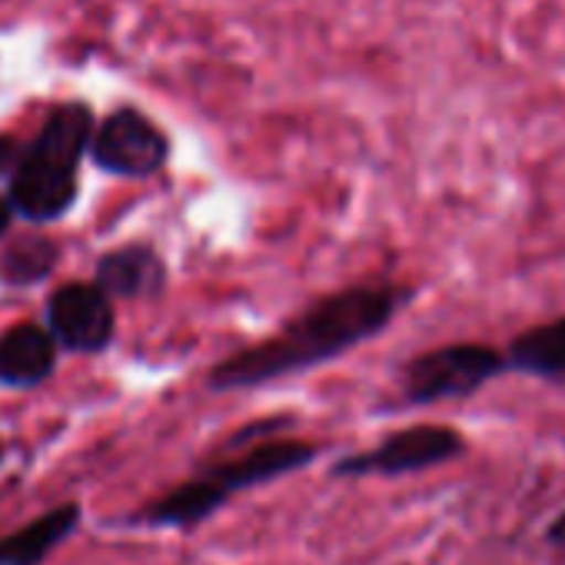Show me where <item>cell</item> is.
Returning a JSON list of instances; mask_svg holds the SVG:
<instances>
[{"label":"cell","instance_id":"obj_1","mask_svg":"<svg viewBox=\"0 0 565 565\" xmlns=\"http://www.w3.org/2000/svg\"><path fill=\"white\" fill-rule=\"evenodd\" d=\"M403 300L406 294H399L396 287H356L333 294L297 317L273 340L220 363L210 383L216 390H243L320 366L376 337L396 317Z\"/></svg>","mask_w":565,"mask_h":565},{"label":"cell","instance_id":"obj_2","mask_svg":"<svg viewBox=\"0 0 565 565\" xmlns=\"http://www.w3.org/2000/svg\"><path fill=\"white\" fill-rule=\"evenodd\" d=\"M94 140V117L84 104H64L51 114L41 137L24 150L11 173V206L28 220H57L77 196V163Z\"/></svg>","mask_w":565,"mask_h":565},{"label":"cell","instance_id":"obj_3","mask_svg":"<svg viewBox=\"0 0 565 565\" xmlns=\"http://www.w3.org/2000/svg\"><path fill=\"white\" fill-rule=\"evenodd\" d=\"M313 456H317V449L300 439L263 443L256 449H246L239 459L220 462L210 472L183 482L170 495L157 499L153 505H147L140 522H147V525H196L216 505H223L230 495H236L249 486L269 482L276 476H287L294 469H303L313 462Z\"/></svg>","mask_w":565,"mask_h":565},{"label":"cell","instance_id":"obj_4","mask_svg":"<svg viewBox=\"0 0 565 565\" xmlns=\"http://www.w3.org/2000/svg\"><path fill=\"white\" fill-rule=\"evenodd\" d=\"M505 356L482 343H452L429 350L403 370V396L413 406L439 399H466L505 373Z\"/></svg>","mask_w":565,"mask_h":565},{"label":"cell","instance_id":"obj_5","mask_svg":"<svg viewBox=\"0 0 565 565\" xmlns=\"http://www.w3.org/2000/svg\"><path fill=\"white\" fill-rule=\"evenodd\" d=\"M462 452V436L449 426H409L380 446L356 452L337 466V476H403L419 472L439 462H449Z\"/></svg>","mask_w":565,"mask_h":565},{"label":"cell","instance_id":"obj_6","mask_svg":"<svg viewBox=\"0 0 565 565\" xmlns=\"http://www.w3.org/2000/svg\"><path fill=\"white\" fill-rule=\"evenodd\" d=\"M90 153L97 167L117 177H150L167 160V137L140 110L127 107L100 124L90 140Z\"/></svg>","mask_w":565,"mask_h":565},{"label":"cell","instance_id":"obj_7","mask_svg":"<svg viewBox=\"0 0 565 565\" xmlns=\"http://www.w3.org/2000/svg\"><path fill=\"white\" fill-rule=\"evenodd\" d=\"M51 333L77 353H97L114 337V310L100 287L87 282H67L47 307Z\"/></svg>","mask_w":565,"mask_h":565},{"label":"cell","instance_id":"obj_8","mask_svg":"<svg viewBox=\"0 0 565 565\" xmlns=\"http://www.w3.org/2000/svg\"><path fill=\"white\" fill-rule=\"evenodd\" d=\"M54 370V340L41 327L21 323L0 337V383L34 386Z\"/></svg>","mask_w":565,"mask_h":565},{"label":"cell","instance_id":"obj_9","mask_svg":"<svg viewBox=\"0 0 565 565\" xmlns=\"http://www.w3.org/2000/svg\"><path fill=\"white\" fill-rule=\"evenodd\" d=\"M97 287L110 297H153L163 287V266L147 246H124L100 259Z\"/></svg>","mask_w":565,"mask_h":565},{"label":"cell","instance_id":"obj_10","mask_svg":"<svg viewBox=\"0 0 565 565\" xmlns=\"http://www.w3.org/2000/svg\"><path fill=\"white\" fill-rule=\"evenodd\" d=\"M81 522L77 505H61L18 529L14 535L0 539V565H41L54 545H61Z\"/></svg>","mask_w":565,"mask_h":565},{"label":"cell","instance_id":"obj_11","mask_svg":"<svg viewBox=\"0 0 565 565\" xmlns=\"http://www.w3.org/2000/svg\"><path fill=\"white\" fill-rule=\"evenodd\" d=\"M505 366L522 370L529 376H542V380L565 376V317L519 333L509 343Z\"/></svg>","mask_w":565,"mask_h":565},{"label":"cell","instance_id":"obj_12","mask_svg":"<svg viewBox=\"0 0 565 565\" xmlns=\"http://www.w3.org/2000/svg\"><path fill=\"white\" fill-rule=\"evenodd\" d=\"M54 259H57V249L47 239H38V236L18 239L4 256V276L11 282H34L51 273Z\"/></svg>","mask_w":565,"mask_h":565},{"label":"cell","instance_id":"obj_13","mask_svg":"<svg viewBox=\"0 0 565 565\" xmlns=\"http://www.w3.org/2000/svg\"><path fill=\"white\" fill-rule=\"evenodd\" d=\"M21 157H24V150H21L11 137H0V177H4V173H14L18 163H21Z\"/></svg>","mask_w":565,"mask_h":565},{"label":"cell","instance_id":"obj_14","mask_svg":"<svg viewBox=\"0 0 565 565\" xmlns=\"http://www.w3.org/2000/svg\"><path fill=\"white\" fill-rule=\"evenodd\" d=\"M545 539L552 542V545H558V548H565V512L548 525V532H545Z\"/></svg>","mask_w":565,"mask_h":565},{"label":"cell","instance_id":"obj_15","mask_svg":"<svg viewBox=\"0 0 565 565\" xmlns=\"http://www.w3.org/2000/svg\"><path fill=\"white\" fill-rule=\"evenodd\" d=\"M8 223H11V203H8L4 196H0V236H4Z\"/></svg>","mask_w":565,"mask_h":565},{"label":"cell","instance_id":"obj_16","mask_svg":"<svg viewBox=\"0 0 565 565\" xmlns=\"http://www.w3.org/2000/svg\"><path fill=\"white\" fill-rule=\"evenodd\" d=\"M0 459H4V449H0Z\"/></svg>","mask_w":565,"mask_h":565}]
</instances>
